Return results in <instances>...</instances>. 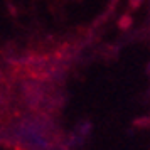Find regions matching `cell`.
I'll list each match as a JSON object with an SVG mask.
<instances>
[{
	"instance_id": "6da1fadb",
	"label": "cell",
	"mask_w": 150,
	"mask_h": 150,
	"mask_svg": "<svg viewBox=\"0 0 150 150\" xmlns=\"http://www.w3.org/2000/svg\"><path fill=\"white\" fill-rule=\"evenodd\" d=\"M149 73H150V62H149Z\"/></svg>"
}]
</instances>
